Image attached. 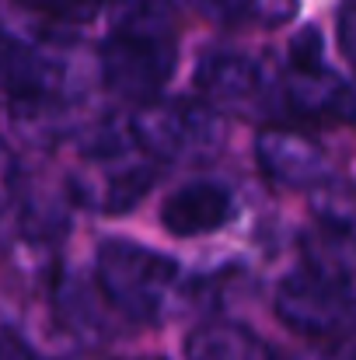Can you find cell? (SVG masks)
I'll return each instance as SVG.
<instances>
[{
    "label": "cell",
    "instance_id": "6da1fadb",
    "mask_svg": "<svg viewBox=\"0 0 356 360\" xmlns=\"http://www.w3.org/2000/svg\"><path fill=\"white\" fill-rule=\"evenodd\" d=\"M175 35L157 4L126 11L112 35L102 42V77L109 91L136 105L157 102L161 88L175 74Z\"/></svg>",
    "mask_w": 356,
    "mask_h": 360
},
{
    "label": "cell",
    "instance_id": "7a4b0ae2",
    "mask_svg": "<svg viewBox=\"0 0 356 360\" xmlns=\"http://www.w3.org/2000/svg\"><path fill=\"white\" fill-rule=\"evenodd\" d=\"M95 269H98V283L105 297L122 315L140 319V322L157 319L182 280V269L171 255L126 238L102 241Z\"/></svg>",
    "mask_w": 356,
    "mask_h": 360
},
{
    "label": "cell",
    "instance_id": "3957f363",
    "mask_svg": "<svg viewBox=\"0 0 356 360\" xmlns=\"http://www.w3.org/2000/svg\"><path fill=\"white\" fill-rule=\"evenodd\" d=\"M276 315L308 340H346L356 336V287L301 266L279 280Z\"/></svg>",
    "mask_w": 356,
    "mask_h": 360
},
{
    "label": "cell",
    "instance_id": "277c9868",
    "mask_svg": "<svg viewBox=\"0 0 356 360\" xmlns=\"http://www.w3.org/2000/svg\"><path fill=\"white\" fill-rule=\"evenodd\" d=\"M129 136L150 161H185L206 154L220 129L203 102H150L133 116Z\"/></svg>",
    "mask_w": 356,
    "mask_h": 360
},
{
    "label": "cell",
    "instance_id": "5b68a950",
    "mask_svg": "<svg viewBox=\"0 0 356 360\" xmlns=\"http://www.w3.org/2000/svg\"><path fill=\"white\" fill-rule=\"evenodd\" d=\"M0 91L14 102L18 116H60L67 67L53 53L0 32Z\"/></svg>",
    "mask_w": 356,
    "mask_h": 360
},
{
    "label": "cell",
    "instance_id": "8992f818",
    "mask_svg": "<svg viewBox=\"0 0 356 360\" xmlns=\"http://www.w3.org/2000/svg\"><path fill=\"white\" fill-rule=\"evenodd\" d=\"M126 143L98 140L88 147L91 172L74 182L77 196L98 214H129L157 182V165L143 154L126 158Z\"/></svg>",
    "mask_w": 356,
    "mask_h": 360
},
{
    "label": "cell",
    "instance_id": "52a82bcc",
    "mask_svg": "<svg viewBox=\"0 0 356 360\" xmlns=\"http://www.w3.org/2000/svg\"><path fill=\"white\" fill-rule=\"evenodd\" d=\"M196 91L210 112H235V116H258L272 105V81L262 63L248 53L217 49L199 60Z\"/></svg>",
    "mask_w": 356,
    "mask_h": 360
},
{
    "label": "cell",
    "instance_id": "ba28073f",
    "mask_svg": "<svg viewBox=\"0 0 356 360\" xmlns=\"http://www.w3.org/2000/svg\"><path fill=\"white\" fill-rule=\"evenodd\" d=\"M255 161L272 182L290 189H315L332 175L325 150L311 136L283 126H269L255 136Z\"/></svg>",
    "mask_w": 356,
    "mask_h": 360
},
{
    "label": "cell",
    "instance_id": "9c48e42d",
    "mask_svg": "<svg viewBox=\"0 0 356 360\" xmlns=\"http://www.w3.org/2000/svg\"><path fill=\"white\" fill-rule=\"evenodd\" d=\"M283 102L304 120L356 122V91L325 63L290 67L283 77Z\"/></svg>",
    "mask_w": 356,
    "mask_h": 360
},
{
    "label": "cell",
    "instance_id": "30bf717a",
    "mask_svg": "<svg viewBox=\"0 0 356 360\" xmlns=\"http://www.w3.org/2000/svg\"><path fill=\"white\" fill-rule=\"evenodd\" d=\"M231 217H235L231 189L220 182H210V179H196V182L175 189L161 207V224L175 238H196V235L220 231Z\"/></svg>",
    "mask_w": 356,
    "mask_h": 360
},
{
    "label": "cell",
    "instance_id": "8fae6325",
    "mask_svg": "<svg viewBox=\"0 0 356 360\" xmlns=\"http://www.w3.org/2000/svg\"><path fill=\"white\" fill-rule=\"evenodd\" d=\"M185 360H276L272 350L237 322H203L185 340Z\"/></svg>",
    "mask_w": 356,
    "mask_h": 360
},
{
    "label": "cell",
    "instance_id": "7c38bea8",
    "mask_svg": "<svg viewBox=\"0 0 356 360\" xmlns=\"http://www.w3.org/2000/svg\"><path fill=\"white\" fill-rule=\"evenodd\" d=\"M192 7L228 28H276L297 14V0H192Z\"/></svg>",
    "mask_w": 356,
    "mask_h": 360
},
{
    "label": "cell",
    "instance_id": "4fadbf2b",
    "mask_svg": "<svg viewBox=\"0 0 356 360\" xmlns=\"http://www.w3.org/2000/svg\"><path fill=\"white\" fill-rule=\"evenodd\" d=\"M21 4L32 7V11H42V14L56 18V21H70V25H77V21L95 18L98 7H102L105 0H21Z\"/></svg>",
    "mask_w": 356,
    "mask_h": 360
},
{
    "label": "cell",
    "instance_id": "5bb4252c",
    "mask_svg": "<svg viewBox=\"0 0 356 360\" xmlns=\"http://www.w3.org/2000/svg\"><path fill=\"white\" fill-rule=\"evenodd\" d=\"M18 182H21V175H18V161H14V154L0 143V217L11 210V203H14V196H18Z\"/></svg>",
    "mask_w": 356,
    "mask_h": 360
},
{
    "label": "cell",
    "instance_id": "9a60e30c",
    "mask_svg": "<svg viewBox=\"0 0 356 360\" xmlns=\"http://www.w3.org/2000/svg\"><path fill=\"white\" fill-rule=\"evenodd\" d=\"M339 46L346 60L356 67V0H346L339 11Z\"/></svg>",
    "mask_w": 356,
    "mask_h": 360
},
{
    "label": "cell",
    "instance_id": "2e32d148",
    "mask_svg": "<svg viewBox=\"0 0 356 360\" xmlns=\"http://www.w3.org/2000/svg\"><path fill=\"white\" fill-rule=\"evenodd\" d=\"M315 360H356V336H346V340L329 343Z\"/></svg>",
    "mask_w": 356,
    "mask_h": 360
},
{
    "label": "cell",
    "instance_id": "e0dca14e",
    "mask_svg": "<svg viewBox=\"0 0 356 360\" xmlns=\"http://www.w3.org/2000/svg\"><path fill=\"white\" fill-rule=\"evenodd\" d=\"M143 360H161V357H143Z\"/></svg>",
    "mask_w": 356,
    "mask_h": 360
}]
</instances>
